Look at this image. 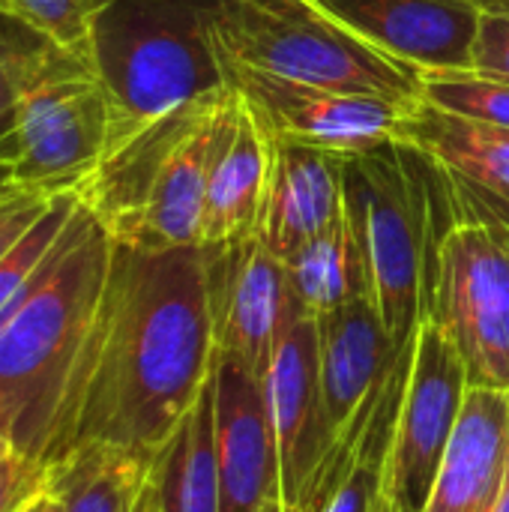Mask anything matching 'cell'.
<instances>
[{
  "mask_svg": "<svg viewBox=\"0 0 509 512\" xmlns=\"http://www.w3.org/2000/svg\"><path fill=\"white\" fill-rule=\"evenodd\" d=\"M483 9H501V12H509V0H477Z\"/></svg>",
  "mask_w": 509,
  "mask_h": 512,
  "instance_id": "33",
  "label": "cell"
},
{
  "mask_svg": "<svg viewBox=\"0 0 509 512\" xmlns=\"http://www.w3.org/2000/svg\"><path fill=\"white\" fill-rule=\"evenodd\" d=\"M423 318L459 354L471 390L509 393V234L459 222L435 258Z\"/></svg>",
  "mask_w": 509,
  "mask_h": 512,
  "instance_id": "8",
  "label": "cell"
},
{
  "mask_svg": "<svg viewBox=\"0 0 509 512\" xmlns=\"http://www.w3.org/2000/svg\"><path fill=\"white\" fill-rule=\"evenodd\" d=\"M42 501H45V498H39V501H36L33 507H27V510H21V512H39V510H42Z\"/></svg>",
  "mask_w": 509,
  "mask_h": 512,
  "instance_id": "38",
  "label": "cell"
},
{
  "mask_svg": "<svg viewBox=\"0 0 509 512\" xmlns=\"http://www.w3.org/2000/svg\"><path fill=\"white\" fill-rule=\"evenodd\" d=\"M9 453H12V447H9V441H6V438L0 435V462H3V459H6Z\"/></svg>",
  "mask_w": 509,
  "mask_h": 512,
  "instance_id": "35",
  "label": "cell"
},
{
  "mask_svg": "<svg viewBox=\"0 0 509 512\" xmlns=\"http://www.w3.org/2000/svg\"><path fill=\"white\" fill-rule=\"evenodd\" d=\"M393 138L432 165L456 222H477L509 234V129L450 114L420 99L402 114Z\"/></svg>",
  "mask_w": 509,
  "mask_h": 512,
  "instance_id": "12",
  "label": "cell"
},
{
  "mask_svg": "<svg viewBox=\"0 0 509 512\" xmlns=\"http://www.w3.org/2000/svg\"><path fill=\"white\" fill-rule=\"evenodd\" d=\"M108 0H0V12L30 24L63 48L84 51L90 45V27Z\"/></svg>",
  "mask_w": 509,
  "mask_h": 512,
  "instance_id": "26",
  "label": "cell"
},
{
  "mask_svg": "<svg viewBox=\"0 0 509 512\" xmlns=\"http://www.w3.org/2000/svg\"><path fill=\"white\" fill-rule=\"evenodd\" d=\"M315 333L324 408L333 432L339 435V429L351 423L363 402L384 384L402 351L393 345L369 297L318 315Z\"/></svg>",
  "mask_w": 509,
  "mask_h": 512,
  "instance_id": "18",
  "label": "cell"
},
{
  "mask_svg": "<svg viewBox=\"0 0 509 512\" xmlns=\"http://www.w3.org/2000/svg\"><path fill=\"white\" fill-rule=\"evenodd\" d=\"M264 138L267 177L255 237L285 261L303 243L342 219L345 156L273 135Z\"/></svg>",
  "mask_w": 509,
  "mask_h": 512,
  "instance_id": "17",
  "label": "cell"
},
{
  "mask_svg": "<svg viewBox=\"0 0 509 512\" xmlns=\"http://www.w3.org/2000/svg\"><path fill=\"white\" fill-rule=\"evenodd\" d=\"M51 471L45 462L9 453L0 462V512H21L48 495Z\"/></svg>",
  "mask_w": 509,
  "mask_h": 512,
  "instance_id": "28",
  "label": "cell"
},
{
  "mask_svg": "<svg viewBox=\"0 0 509 512\" xmlns=\"http://www.w3.org/2000/svg\"><path fill=\"white\" fill-rule=\"evenodd\" d=\"M156 512H222L216 435H213V375L150 462Z\"/></svg>",
  "mask_w": 509,
  "mask_h": 512,
  "instance_id": "21",
  "label": "cell"
},
{
  "mask_svg": "<svg viewBox=\"0 0 509 512\" xmlns=\"http://www.w3.org/2000/svg\"><path fill=\"white\" fill-rule=\"evenodd\" d=\"M30 24L0 12V144L12 138L21 105V57Z\"/></svg>",
  "mask_w": 509,
  "mask_h": 512,
  "instance_id": "27",
  "label": "cell"
},
{
  "mask_svg": "<svg viewBox=\"0 0 509 512\" xmlns=\"http://www.w3.org/2000/svg\"><path fill=\"white\" fill-rule=\"evenodd\" d=\"M78 204L75 192L54 195L48 210L39 216V222L21 237V243L0 261V318L12 309V303L24 294L30 279L36 276L39 264L48 258L51 246L57 243L60 231L66 228L72 210Z\"/></svg>",
  "mask_w": 509,
  "mask_h": 512,
  "instance_id": "25",
  "label": "cell"
},
{
  "mask_svg": "<svg viewBox=\"0 0 509 512\" xmlns=\"http://www.w3.org/2000/svg\"><path fill=\"white\" fill-rule=\"evenodd\" d=\"M216 39L225 57L288 81L402 108L423 99L417 66L378 51L315 0H216Z\"/></svg>",
  "mask_w": 509,
  "mask_h": 512,
  "instance_id": "6",
  "label": "cell"
},
{
  "mask_svg": "<svg viewBox=\"0 0 509 512\" xmlns=\"http://www.w3.org/2000/svg\"><path fill=\"white\" fill-rule=\"evenodd\" d=\"M15 189V174H12V147L9 141L0 144V198H6Z\"/></svg>",
  "mask_w": 509,
  "mask_h": 512,
  "instance_id": "31",
  "label": "cell"
},
{
  "mask_svg": "<svg viewBox=\"0 0 509 512\" xmlns=\"http://www.w3.org/2000/svg\"><path fill=\"white\" fill-rule=\"evenodd\" d=\"M345 219L363 252L369 297L399 351L414 345L444 234L459 225L432 165L390 138L345 156Z\"/></svg>",
  "mask_w": 509,
  "mask_h": 512,
  "instance_id": "4",
  "label": "cell"
},
{
  "mask_svg": "<svg viewBox=\"0 0 509 512\" xmlns=\"http://www.w3.org/2000/svg\"><path fill=\"white\" fill-rule=\"evenodd\" d=\"M111 243L105 225L78 201L48 258L0 318V435L21 456H45L105 285Z\"/></svg>",
  "mask_w": 509,
  "mask_h": 512,
  "instance_id": "2",
  "label": "cell"
},
{
  "mask_svg": "<svg viewBox=\"0 0 509 512\" xmlns=\"http://www.w3.org/2000/svg\"><path fill=\"white\" fill-rule=\"evenodd\" d=\"M39 512H63V510H60V504H57L51 495H45V501H42V510Z\"/></svg>",
  "mask_w": 509,
  "mask_h": 512,
  "instance_id": "34",
  "label": "cell"
},
{
  "mask_svg": "<svg viewBox=\"0 0 509 512\" xmlns=\"http://www.w3.org/2000/svg\"><path fill=\"white\" fill-rule=\"evenodd\" d=\"M153 456L114 447L75 450L48 465V495L63 512H132Z\"/></svg>",
  "mask_w": 509,
  "mask_h": 512,
  "instance_id": "23",
  "label": "cell"
},
{
  "mask_svg": "<svg viewBox=\"0 0 509 512\" xmlns=\"http://www.w3.org/2000/svg\"><path fill=\"white\" fill-rule=\"evenodd\" d=\"M54 195L30 192L15 186L6 198H0V261L21 243V237L39 222V216L48 210Z\"/></svg>",
  "mask_w": 509,
  "mask_h": 512,
  "instance_id": "30",
  "label": "cell"
},
{
  "mask_svg": "<svg viewBox=\"0 0 509 512\" xmlns=\"http://www.w3.org/2000/svg\"><path fill=\"white\" fill-rule=\"evenodd\" d=\"M264 512H285V504H282V501H276V504H270Z\"/></svg>",
  "mask_w": 509,
  "mask_h": 512,
  "instance_id": "37",
  "label": "cell"
},
{
  "mask_svg": "<svg viewBox=\"0 0 509 512\" xmlns=\"http://www.w3.org/2000/svg\"><path fill=\"white\" fill-rule=\"evenodd\" d=\"M264 177H267V138L255 114L243 102V96L231 87L219 147L207 180L198 246L204 249L228 246L258 231Z\"/></svg>",
  "mask_w": 509,
  "mask_h": 512,
  "instance_id": "20",
  "label": "cell"
},
{
  "mask_svg": "<svg viewBox=\"0 0 509 512\" xmlns=\"http://www.w3.org/2000/svg\"><path fill=\"white\" fill-rule=\"evenodd\" d=\"M423 99L450 114L509 129V81L465 72H426Z\"/></svg>",
  "mask_w": 509,
  "mask_h": 512,
  "instance_id": "24",
  "label": "cell"
},
{
  "mask_svg": "<svg viewBox=\"0 0 509 512\" xmlns=\"http://www.w3.org/2000/svg\"><path fill=\"white\" fill-rule=\"evenodd\" d=\"M228 99L231 87L225 84L138 126L105 150L75 195L111 240L147 249L198 246Z\"/></svg>",
  "mask_w": 509,
  "mask_h": 512,
  "instance_id": "3",
  "label": "cell"
},
{
  "mask_svg": "<svg viewBox=\"0 0 509 512\" xmlns=\"http://www.w3.org/2000/svg\"><path fill=\"white\" fill-rule=\"evenodd\" d=\"M378 51L426 72H465L474 63L477 0H315Z\"/></svg>",
  "mask_w": 509,
  "mask_h": 512,
  "instance_id": "15",
  "label": "cell"
},
{
  "mask_svg": "<svg viewBox=\"0 0 509 512\" xmlns=\"http://www.w3.org/2000/svg\"><path fill=\"white\" fill-rule=\"evenodd\" d=\"M288 288L300 312L318 318L360 297H369V276L357 237L342 213L327 231L285 258ZM372 300V297H369Z\"/></svg>",
  "mask_w": 509,
  "mask_h": 512,
  "instance_id": "22",
  "label": "cell"
},
{
  "mask_svg": "<svg viewBox=\"0 0 509 512\" xmlns=\"http://www.w3.org/2000/svg\"><path fill=\"white\" fill-rule=\"evenodd\" d=\"M465 396L468 375L459 354L444 333L423 318L414 336L411 372L396 411L384 477V498L393 512L426 510L456 435Z\"/></svg>",
  "mask_w": 509,
  "mask_h": 512,
  "instance_id": "9",
  "label": "cell"
},
{
  "mask_svg": "<svg viewBox=\"0 0 509 512\" xmlns=\"http://www.w3.org/2000/svg\"><path fill=\"white\" fill-rule=\"evenodd\" d=\"M492 512H509V465H507V477H504V486H501V495H498V504Z\"/></svg>",
  "mask_w": 509,
  "mask_h": 512,
  "instance_id": "32",
  "label": "cell"
},
{
  "mask_svg": "<svg viewBox=\"0 0 509 512\" xmlns=\"http://www.w3.org/2000/svg\"><path fill=\"white\" fill-rule=\"evenodd\" d=\"M87 54L111 102V141L222 90L216 0H108Z\"/></svg>",
  "mask_w": 509,
  "mask_h": 512,
  "instance_id": "5",
  "label": "cell"
},
{
  "mask_svg": "<svg viewBox=\"0 0 509 512\" xmlns=\"http://www.w3.org/2000/svg\"><path fill=\"white\" fill-rule=\"evenodd\" d=\"M204 258L216 354L264 378L279 336L300 315L288 288L285 261L255 234L204 249Z\"/></svg>",
  "mask_w": 509,
  "mask_h": 512,
  "instance_id": "11",
  "label": "cell"
},
{
  "mask_svg": "<svg viewBox=\"0 0 509 512\" xmlns=\"http://www.w3.org/2000/svg\"><path fill=\"white\" fill-rule=\"evenodd\" d=\"M509 465V393L471 390L423 512H492Z\"/></svg>",
  "mask_w": 509,
  "mask_h": 512,
  "instance_id": "19",
  "label": "cell"
},
{
  "mask_svg": "<svg viewBox=\"0 0 509 512\" xmlns=\"http://www.w3.org/2000/svg\"><path fill=\"white\" fill-rule=\"evenodd\" d=\"M471 69L486 78L509 81V12L483 9L480 24H477Z\"/></svg>",
  "mask_w": 509,
  "mask_h": 512,
  "instance_id": "29",
  "label": "cell"
},
{
  "mask_svg": "<svg viewBox=\"0 0 509 512\" xmlns=\"http://www.w3.org/2000/svg\"><path fill=\"white\" fill-rule=\"evenodd\" d=\"M414 345L399 354L384 384L345 423L309 477L300 501L285 512H372L384 495L387 459L393 444L396 411L408 384Z\"/></svg>",
  "mask_w": 509,
  "mask_h": 512,
  "instance_id": "16",
  "label": "cell"
},
{
  "mask_svg": "<svg viewBox=\"0 0 509 512\" xmlns=\"http://www.w3.org/2000/svg\"><path fill=\"white\" fill-rule=\"evenodd\" d=\"M213 360L204 249L114 240L42 462L54 465L84 447L153 456L195 405Z\"/></svg>",
  "mask_w": 509,
  "mask_h": 512,
  "instance_id": "1",
  "label": "cell"
},
{
  "mask_svg": "<svg viewBox=\"0 0 509 512\" xmlns=\"http://www.w3.org/2000/svg\"><path fill=\"white\" fill-rule=\"evenodd\" d=\"M372 512H393V510H390V504H387V498L381 495V498H378V504H375V510H372Z\"/></svg>",
  "mask_w": 509,
  "mask_h": 512,
  "instance_id": "36",
  "label": "cell"
},
{
  "mask_svg": "<svg viewBox=\"0 0 509 512\" xmlns=\"http://www.w3.org/2000/svg\"><path fill=\"white\" fill-rule=\"evenodd\" d=\"M111 141V102L90 54L30 30L21 57L18 126L9 138L15 186L66 195L93 174Z\"/></svg>",
  "mask_w": 509,
  "mask_h": 512,
  "instance_id": "7",
  "label": "cell"
},
{
  "mask_svg": "<svg viewBox=\"0 0 509 512\" xmlns=\"http://www.w3.org/2000/svg\"><path fill=\"white\" fill-rule=\"evenodd\" d=\"M213 435L222 512H264L282 501V465L264 381L246 366L213 360Z\"/></svg>",
  "mask_w": 509,
  "mask_h": 512,
  "instance_id": "13",
  "label": "cell"
},
{
  "mask_svg": "<svg viewBox=\"0 0 509 512\" xmlns=\"http://www.w3.org/2000/svg\"><path fill=\"white\" fill-rule=\"evenodd\" d=\"M261 381L279 444L282 504L294 507L336 441L321 393L315 318L300 312L285 327Z\"/></svg>",
  "mask_w": 509,
  "mask_h": 512,
  "instance_id": "14",
  "label": "cell"
},
{
  "mask_svg": "<svg viewBox=\"0 0 509 512\" xmlns=\"http://www.w3.org/2000/svg\"><path fill=\"white\" fill-rule=\"evenodd\" d=\"M225 81L243 96L264 135L333 153H363L393 138L408 108L381 96L288 81L222 54Z\"/></svg>",
  "mask_w": 509,
  "mask_h": 512,
  "instance_id": "10",
  "label": "cell"
}]
</instances>
